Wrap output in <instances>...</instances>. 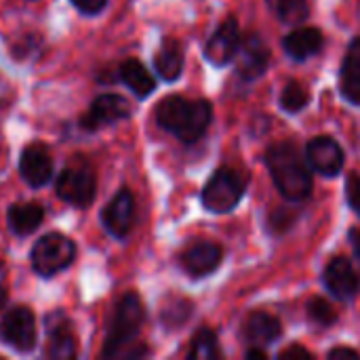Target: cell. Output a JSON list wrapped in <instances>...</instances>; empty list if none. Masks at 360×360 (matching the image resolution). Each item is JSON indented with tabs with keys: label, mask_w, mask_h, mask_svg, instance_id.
I'll use <instances>...</instances> for the list:
<instances>
[{
	"label": "cell",
	"mask_w": 360,
	"mask_h": 360,
	"mask_svg": "<svg viewBox=\"0 0 360 360\" xmlns=\"http://www.w3.org/2000/svg\"><path fill=\"white\" fill-rule=\"evenodd\" d=\"M44 329H46V350L44 354L53 360H72L76 359L78 348H76V335L72 321L65 316L61 310H53L44 319Z\"/></svg>",
	"instance_id": "9c48e42d"
},
{
	"label": "cell",
	"mask_w": 360,
	"mask_h": 360,
	"mask_svg": "<svg viewBox=\"0 0 360 360\" xmlns=\"http://www.w3.org/2000/svg\"><path fill=\"white\" fill-rule=\"evenodd\" d=\"M346 196H348V205L354 209V213L360 215V175H350L346 181Z\"/></svg>",
	"instance_id": "83f0119b"
},
{
	"label": "cell",
	"mask_w": 360,
	"mask_h": 360,
	"mask_svg": "<svg viewBox=\"0 0 360 360\" xmlns=\"http://www.w3.org/2000/svg\"><path fill=\"white\" fill-rule=\"evenodd\" d=\"M268 6L278 17V21L287 25L304 23L310 15L308 0H268Z\"/></svg>",
	"instance_id": "7402d4cb"
},
{
	"label": "cell",
	"mask_w": 360,
	"mask_h": 360,
	"mask_svg": "<svg viewBox=\"0 0 360 360\" xmlns=\"http://www.w3.org/2000/svg\"><path fill=\"white\" fill-rule=\"evenodd\" d=\"M131 116V105L122 95L116 93H103L95 97L86 110V114L80 116V129L84 131H97L108 124L127 120Z\"/></svg>",
	"instance_id": "ba28073f"
},
{
	"label": "cell",
	"mask_w": 360,
	"mask_h": 360,
	"mask_svg": "<svg viewBox=\"0 0 360 360\" xmlns=\"http://www.w3.org/2000/svg\"><path fill=\"white\" fill-rule=\"evenodd\" d=\"M72 4L82 13V15H99L103 8H105V4H108V0H72Z\"/></svg>",
	"instance_id": "f1b7e54d"
},
{
	"label": "cell",
	"mask_w": 360,
	"mask_h": 360,
	"mask_svg": "<svg viewBox=\"0 0 360 360\" xmlns=\"http://www.w3.org/2000/svg\"><path fill=\"white\" fill-rule=\"evenodd\" d=\"M154 70L167 82H173V80H177L181 76V70H184V51H181V46H179L177 40L167 38L162 42V46L158 49V53L154 57Z\"/></svg>",
	"instance_id": "44dd1931"
},
{
	"label": "cell",
	"mask_w": 360,
	"mask_h": 360,
	"mask_svg": "<svg viewBox=\"0 0 360 360\" xmlns=\"http://www.w3.org/2000/svg\"><path fill=\"white\" fill-rule=\"evenodd\" d=\"M350 240H352L354 249H360V230H352L350 232Z\"/></svg>",
	"instance_id": "e575fe53"
},
{
	"label": "cell",
	"mask_w": 360,
	"mask_h": 360,
	"mask_svg": "<svg viewBox=\"0 0 360 360\" xmlns=\"http://www.w3.org/2000/svg\"><path fill=\"white\" fill-rule=\"evenodd\" d=\"M19 173L23 181L38 190L44 188L53 177V158L42 143H30L19 156Z\"/></svg>",
	"instance_id": "5bb4252c"
},
{
	"label": "cell",
	"mask_w": 360,
	"mask_h": 360,
	"mask_svg": "<svg viewBox=\"0 0 360 360\" xmlns=\"http://www.w3.org/2000/svg\"><path fill=\"white\" fill-rule=\"evenodd\" d=\"M13 97V89L8 86V82L0 76V108H4Z\"/></svg>",
	"instance_id": "1f68e13d"
},
{
	"label": "cell",
	"mask_w": 360,
	"mask_h": 360,
	"mask_svg": "<svg viewBox=\"0 0 360 360\" xmlns=\"http://www.w3.org/2000/svg\"><path fill=\"white\" fill-rule=\"evenodd\" d=\"M308 316H310L316 325H321V327H331V325L338 321L335 308H333L327 300H323V297L310 300V304H308Z\"/></svg>",
	"instance_id": "4316f807"
},
{
	"label": "cell",
	"mask_w": 360,
	"mask_h": 360,
	"mask_svg": "<svg viewBox=\"0 0 360 360\" xmlns=\"http://www.w3.org/2000/svg\"><path fill=\"white\" fill-rule=\"evenodd\" d=\"M323 44H325L323 32L316 27H297L291 34H287L283 40L287 55L297 61H306V59L314 57L323 49Z\"/></svg>",
	"instance_id": "ac0fdd59"
},
{
	"label": "cell",
	"mask_w": 360,
	"mask_h": 360,
	"mask_svg": "<svg viewBox=\"0 0 360 360\" xmlns=\"http://www.w3.org/2000/svg\"><path fill=\"white\" fill-rule=\"evenodd\" d=\"M221 257H224V251L219 245L209 243V240H198L179 255V266L184 268L188 276L202 278L217 270V266L221 264Z\"/></svg>",
	"instance_id": "9a60e30c"
},
{
	"label": "cell",
	"mask_w": 360,
	"mask_h": 360,
	"mask_svg": "<svg viewBox=\"0 0 360 360\" xmlns=\"http://www.w3.org/2000/svg\"><path fill=\"white\" fill-rule=\"evenodd\" d=\"M190 316H192V304L181 297H171L160 310V321L167 329H179L181 325L188 323Z\"/></svg>",
	"instance_id": "cb8c5ba5"
},
{
	"label": "cell",
	"mask_w": 360,
	"mask_h": 360,
	"mask_svg": "<svg viewBox=\"0 0 360 360\" xmlns=\"http://www.w3.org/2000/svg\"><path fill=\"white\" fill-rule=\"evenodd\" d=\"M266 167L272 175L276 190L291 202L308 200L314 188L308 160L295 143L283 141L266 152Z\"/></svg>",
	"instance_id": "6da1fadb"
},
{
	"label": "cell",
	"mask_w": 360,
	"mask_h": 360,
	"mask_svg": "<svg viewBox=\"0 0 360 360\" xmlns=\"http://www.w3.org/2000/svg\"><path fill=\"white\" fill-rule=\"evenodd\" d=\"M329 359L331 360H344V359H350V360H359L360 354L356 350H352V348H333L331 352H329Z\"/></svg>",
	"instance_id": "4dcf8cb0"
},
{
	"label": "cell",
	"mask_w": 360,
	"mask_h": 360,
	"mask_svg": "<svg viewBox=\"0 0 360 360\" xmlns=\"http://www.w3.org/2000/svg\"><path fill=\"white\" fill-rule=\"evenodd\" d=\"M4 300H6V291H4V287H0V308L4 304Z\"/></svg>",
	"instance_id": "d590c367"
},
{
	"label": "cell",
	"mask_w": 360,
	"mask_h": 360,
	"mask_svg": "<svg viewBox=\"0 0 360 360\" xmlns=\"http://www.w3.org/2000/svg\"><path fill=\"white\" fill-rule=\"evenodd\" d=\"M245 359L249 360H266L268 359V354L259 348V346H253V348H249L247 352H245Z\"/></svg>",
	"instance_id": "836d02e7"
},
{
	"label": "cell",
	"mask_w": 360,
	"mask_h": 360,
	"mask_svg": "<svg viewBox=\"0 0 360 360\" xmlns=\"http://www.w3.org/2000/svg\"><path fill=\"white\" fill-rule=\"evenodd\" d=\"M340 86H342V95L354 103L360 105V65L350 61V59H344L342 63V72H340Z\"/></svg>",
	"instance_id": "d4e9b609"
},
{
	"label": "cell",
	"mask_w": 360,
	"mask_h": 360,
	"mask_svg": "<svg viewBox=\"0 0 360 360\" xmlns=\"http://www.w3.org/2000/svg\"><path fill=\"white\" fill-rule=\"evenodd\" d=\"M146 321V310L143 304L139 300L137 293H124L116 306H114V314L108 327V335H105V344L101 350L103 359H137V356H146L148 350L146 348H137V344H133L143 327Z\"/></svg>",
	"instance_id": "7a4b0ae2"
},
{
	"label": "cell",
	"mask_w": 360,
	"mask_h": 360,
	"mask_svg": "<svg viewBox=\"0 0 360 360\" xmlns=\"http://www.w3.org/2000/svg\"><path fill=\"white\" fill-rule=\"evenodd\" d=\"M0 340L21 354L32 352L38 340L34 312L25 306H15L6 310L0 321Z\"/></svg>",
	"instance_id": "52a82bcc"
},
{
	"label": "cell",
	"mask_w": 360,
	"mask_h": 360,
	"mask_svg": "<svg viewBox=\"0 0 360 360\" xmlns=\"http://www.w3.org/2000/svg\"><path fill=\"white\" fill-rule=\"evenodd\" d=\"M306 160L312 171L325 175V177H335L344 169V150L333 137H314L306 146Z\"/></svg>",
	"instance_id": "7c38bea8"
},
{
	"label": "cell",
	"mask_w": 360,
	"mask_h": 360,
	"mask_svg": "<svg viewBox=\"0 0 360 360\" xmlns=\"http://www.w3.org/2000/svg\"><path fill=\"white\" fill-rule=\"evenodd\" d=\"M118 78H120V82H122L135 97H139V99L150 97V95L154 93V89H156L154 76H152L150 70H148L141 61H137V59H127V61H122L120 68H118Z\"/></svg>",
	"instance_id": "ffe728a7"
},
{
	"label": "cell",
	"mask_w": 360,
	"mask_h": 360,
	"mask_svg": "<svg viewBox=\"0 0 360 360\" xmlns=\"http://www.w3.org/2000/svg\"><path fill=\"white\" fill-rule=\"evenodd\" d=\"M44 219V209L38 202H15L6 211L8 230L15 236H30Z\"/></svg>",
	"instance_id": "d6986e66"
},
{
	"label": "cell",
	"mask_w": 360,
	"mask_h": 360,
	"mask_svg": "<svg viewBox=\"0 0 360 360\" xmlns=\"http://www.w3.org/2000/svg\"><path fill=\"white\" fill-rule=\"evenodd\" d=\"M240 27L236 23V17H228L217 32L207 40L205 44V57L213 63V65H226L230 61H234L238 46H240Z\"/></svg>",
	"instance_id": "4fadbf2b"
},
{
	"label": "cell",
	"mask_w": 360,
	"mask_h": 360,
	"mask_svg": "<svg viewBox=\"0 0 360 360\" xmlns=\"http://www.w3.org/2000/svg\"><path fill=\"white\" fill-rule=\"evenodd\" d=\"M281 333H283L281 321L268 312H253L243 325V335L247 344L259 346V348L274 344L281 338Z\"/></svg>",
	"instance_id": "e0dca14e"
},
{
	"label": "cell",
	"mask_w": 360,
	"mask_h": 360,
	"mask_svg": "<svg viewBox=\"0 0 360 360\" xmlns=\"http://www.w3.org/2000/svg\"><path fill=\"white\" fill-rule=\"evenodd\" d=\"M190 359L194 360H215L221 356L219 352V344H217V335L211 329H200L194 338H192V346H190Z\"/></svg>",
	"instance_id": "603a6c76"
},
{
	"label": "cell",
	"mask_w": 360,
	"mask_h": 360,
	"mask_svg": "<svg viewBox=\"0 0 360 360\" xmlns=\"http://www.w3.org/2000/svg\"><path fill=\"white\" fill-rule=\"evenodd\" d=\"M281 359L283 360H312V354L306 350V348H302V346H293V348H289V350H285L283 354H281Z\"/></svg>",
	"instance_id": "f546056e"
},
{
	"label": "cell",
	"mask_w": 360,
	"mask_h": 360,
	"mask_svg": "<svg viewBox=\"0 0 360 360\" xmlns=\"http://www.w3.org/2000/svg\"><path fill=\"white\" fill-rule=\"evenodd\" d=\"M55 192L63 202L78 207V209H86L95 200V192H97L95 171L84 160L65 167L57 175Z\"/></svg>",
	"instance_id": "8992f818"
},
{
	"label": "cell",
	"mask_w": 360,
	"mask_h": 360,
	"mask_svg": "<svg viewBox=\"0 0 360 360\" xmlns=\"http://www.w3.org/2000/svg\"><path fill=\"white\" fill-rule=\"evenodd\" d=\"M76 259V245L72 238L51 232L36 240L30 251L32 270L42 278H53L55 274L68 270Z\"/></svg>",
	"instance_id": "277c9868"
},
{
	"label": "cell",
	"mask_w": 360,
	"mask_h": 360,
	"mask_svg": "<svg viewBox=\"0 0 360 360\" xmlns=\"http://www.w3.org/2000/svg\"><path fill=\"white\" fill-rule=\"evenodd\" d=\"M323 283H325L327 291L338 300H352L360 289L359 274H356L354 266L350 264V259H346V257L331 259V264L325 268Z\"/></svg>",
	"instance_id": "2e32d148"
},
{
	"label": "cell",
	"mask_w": 360,
	"mask_h": 360,
	"mask_svg": "<svg viewBox=\"0 0 360 360\" xmlns=\"http://www.w3.org/2000/svg\"><path fill=\"white\" fill-rule=\"evenodd\" d=\"M247 181L234 169H217L202 190V205L211 213H230L243 200Z\"/></svg>",
	"instance_id": "5b68a950"
},
{
	"label": "cell",
	"mask_w": 360,
	"mask_h": 360,
	"mask_svg": "<svg viewBox=\"0 0 360 360\" xmlns=\"http://www.w3.org/2000/svg\"><path fill=\"white\" fill-rule=\"evenodd\" d=\"M308 101H310L308 91L300 82H295V80L289 82L283 89V93H281V105L287 112H300V110H304L308 105Z\"/></svg>",
	"instance_id": "484cf974"
},
{
	"label": "cell",
	"mask_w": 360,
	"mask_h": 360,
	"mask_svg": "<svg viewBox=\"0 0 360 360\" xmlns=\"http://www.w3.org/2000/svg\"><path fill=\"white\" fill-rule=\"evenodd\" d=\"M213 120V105L207 99H186L179 95L165 97L156 108V122L184 143L198 141Z\"/></svg>",
	"instance_id": "3957f363"
},
{
	"label": "cell",
	"mask_w": 360,
	"mask_h": 360,
	"mask_svg": "<svg viewBox=\"0 0 360 360\" xmlns=\"http://www.w3.org/2000/svg\"><path fill=\"white\" fill-rule=\"evenodd\" d=\"M101 224L114 238L122 240L131 234L135 224V196L129 188H122L101 211Z\"/></svg>",
	"instance_id": "30bf717a"
},
{
	"label": "cell",
	"mask_w": 360,
	"mask_h": 360,
	"mask_svg": "<svg viewBox=\"0 0 360 360\" xmlns=\"http://www.w3.org/2000/svg\"><path fill=\"white\" fill-rule=\"evenodd\" d=\"M234 61H236V72H238L240 78L255 80L268 70L270 49H268L266 40L259 34L251 32L240 40V46H238V53H236Z\"/></svg>",
	"instance_id": "8fae6325"
},
{
	"label": "cell",
	"mask_w": 360,
	"mask_h": 360,
	"mask_svg": "<svg viewBox=\"0 0 360 360\" xmlns=\"http://www.w3.org/2000/svg\"><path fill=\"white\" fill-rule=\"evenodd\" d=\"M346 59H350V61H354V63H359L360 65V36L350 42L348 53H346Z\"/></svg>",
	"instance_id": "d6a6232c"
}]
</instances>
